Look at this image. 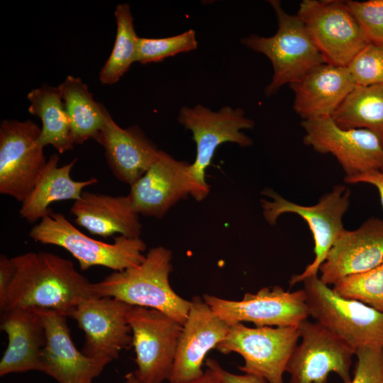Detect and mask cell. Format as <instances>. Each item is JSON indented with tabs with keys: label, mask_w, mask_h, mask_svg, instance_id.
Returning <instances> with one entry per match:
<instances>
[{
	"label": "cell",
	"mask_w": 383,
	"mask_h": 383,
	"mask_svg": "<svg viewBox=\"0 0 383 383\" xmlns=\"http://www.w3.org/2000/svg\"><path fill=\"white\" fill-rule=\"evenodd\" d=\"M12 260L15 274L4 309H50L70 317L82 301L96 296L94 283L68 259L49 252H29Z\"/></svg>",
	"instance_id": "1"
},
{
	"label": "cell",
	"mask_w": 383,
	"mask_h": 383,
	"mask_svg": "<svg viewBox=\"0 0 383 383\" xmlns=\"http://www.w3.org/2000/svg\"><path fill=\"white\" fill-rule=\"evenodd\" d=\"M172 259L170 250L163 246L152 248L138 265L113 272L94 283V294L98 297L114 298L133 306L158 310L183 325L191 301L181 297L170 285Z\"/></svg>",
	"instance_id": "2"
},
{
	"label": "cell",
	"mask_w": 383,
	"mask_h": 383,
	"mask_svg": "<svg viewBox=\"0 0 383 383\" xmlns=\"http://www.w3.org/2000/svg\"><path fill=\"white\" fill-rule=\"evenodd\" d=\"M309 315L355 353L383 348V313L357 300L344 298L318 275L305 279Z\"/></svg>",
	"instance_id": "3"
},
{
	"label": "cell",
	"mask_w": 383,
	"mask_h": 383,
	"mask_svg": "<svg viewBox=\"0 0 383 383\" xmlns=\"http://www.w3.org/2000/svg\"><path fill=\"white\" fill-rule=\"evenodd\" d=\"M268 2L277 19L275 34L270 37L252 34L241 39L247 48L265 55L272 63L273 76L265 90L267 96L326 63L299 16L287 13L278 0Z\"/></svg>",
	"instance_id": "4"
},
{
	"label": "cell",
	"mask_w": 383,
	"mask_h": 383,
	"mask_svg": "<svg viewBox=\"0 0 383 383\" xmlns=\"http://www.w3.org/2000/svg\"><path fill=\"white\" fill-rule=\"evenodd\" d=\"M35 242L54 245L67 250L79 264L81 270L94 266L106 267L121 272L140 264L147 245L140 238L114 237L107 243L89 237L61 213L52 212L30 231Z\"/></svg>",
	"instance_id": "5"
},
{
	"label": "cell",
	"mask_w": 383,
	"mask_h": 383,
	"mask_svg": "<svg viewBox=\"0 0 383 383\" xmlns=\"http://www.w3.org/2000/svg\"><path fill=\"white\" fill-rule=\"evenodd\" d=\"M177 121L192 131L196 143V158L190 167L194 184L192 196L201 201L210 192L205 174L217 148L227 142L236 143L240 147L252 145V140L241 131L252 129L255 123L245 116L240 108L225 106L217 111H213L201 104L193 107L182 106Z\"/></svg>",
	"instance_id": "6"
},
{
	"label": "cell",
	"mask_w": 383,
	"mask_h": 383,
	"mask_svg": "<svg viewBox=\"0 0 383 383\" xmlns=\"http://www.w3.org/2000/svg\"><path fill=\"white\" fill-rule=\"evenodd\" d=\"M262 193L271 198L270 201L261 199L262 214L269 224L274 225L282 214L295 213L307 223L313 237L314 259L301 273L291 277L290 286L318 275L335 240L345 229L343 217L350 206V189L343 184L335 185L312 206L290 201L270 189H266Z\"/></svg>",
	"instance_id": "7"
},
{
	"label": "cell",
	"mask_w": 383,
	"mask_h": 383,
	"mask_svg": "<svg viewBox=\"0 0 383 383\" xmlns=\"http://www.w3.org/2000/svg\"><path fill=\"white\" fill-rule=\"evenodd\" d=\"M300 339L299 326L248 327L231 325L216 349L223 354L236 353L244 360L238 369L268 383H284L289 360Z\"/></svg>",
	"instance_id": "8"
},
{
	"label": "cell",
	"mask_w": 383,
	"mask_h": 383,
	"mask_svg": "<svg viewBox=\"0 0 383 383\" xmlns=\"http://www.w3.org/2000/svg\"><path fill=\"white\" fill-rule=\"evenodd\" d=\"M296 15L327 64L348 67L369 44L345 1L304 0Z\"/></svg>",
	"instance_id": "9"
},
{
	"label": "cell",
	"mask_w": 383,
	"mask_h": 383,
	"mask_svg": "<svg viewBox=\"0 0 383 383\" xmlns=\"http://www.w3.org/2000/svg\"><path fill=\"white\" fill-rule=\"evenodd\" d=\"M128 323L135 353L136 379L140 383L169 380L182 325L158 310L133 306Z\"/></svg>",
	"instance_id": "10"
},
{
	"label": "cell",
	"mask_w": 383,
	"mask_h": 383,
	"mask_svg": "<svg viewBox=\"0 0 383 383\" xmlns=\"http://www.w3.org/2000/svg\"><path fill=\"white\" fill-rule=\"evenodd\" d=\"M41 128L33 121L4 120L0 124V193L23 203L47 160L39 143Z\"/></svg>",
	"instance_id": "11"
},
{
	"label": "cell",
	"mask_w": 383,
	"mask_h": 383,
	"mask_svg": "<svg viewBox=\"0 0 383 383\" xmlns=\"http://www.w3.org/2000/svg\"><path fill=\"white\" fill-rule=\"evenodd\" d=\"M304 142L320 153H331L345 177L383 170V143L372 131L344 128L331 116L303 120Z\"/></svg>",
	"instance_id": "12"
},
{
	"label": "cell",
	"mask_w": 383,
	"mask_h": 383,
	"mask_svg": "<svg viewBox=\"0 0 383 383\" xmlns=\"http://www.w3.org/2000/svg\"><path fill=\"white\" fill-rule=\"evenodd\" d=\"M203 299L228 325L251 322L256 326H296L309 316L304 289L286 291L279 286L246 293L239 301L204 294Z\"/></svg>",
	"instance_id": "13"
},
{
	"label": "cell",
	"mask_w": 383,
	"mask_h": 383,
	"mask_svg": "<svg viewBox=\"0 0 383 383\" xmlns=\"http://www.w3.org/2000/svg\"><path fill=\"white\" fill-rule=\"evenodd\" d=\"M300 344L287 365L289 383H327L331 373L350 383L355 352L319 323L308 319L299 325Z\"/></svg>",
	"instance_id": "14"
},
{
	"label": "cell",
	"mask_w": 383,
	"mask_h": 383,
	"mask_svg": "<svg viewBox=\"0 0 383 383\" xmlns=\"http://www.w3.org/2000/svg\"><path fill=\"white\" fill-rule=\"evenodd\" d=\"M132 306L111 297L94 296L82 301L70 317L83 331L82 352L108 364L132 345L128 313Z\"/></svg>",
	"instance_id": "15"
},
{
	"label": "cell",
	"mask_w": 383,
	"mask_h": 383,
	"mask_svg": "<svg viewBox=\"0 0 383 383\" xmlns=\"http://www.w3.org/2000/svg\"><path fill=\"white\" fill-rule=\"evenodd\" d=\"M190 167L189 162L160 150L148 170L131 185L128 196L138 214L161 218L179 201L192 196Z\"/></svg>",
	"instance_id": "16"
},
{
	"label": "cell",
	"mask_w": 383,
	"mask_h": 383,
	"mask_svg": "<svg viewBox=\"0 0 383 383\" xmlns=\"http://www.w3.org/2000/svg\"><path fill=\"white\" fill-rule=\"evenodd\" d=\"M35 309L43 321L46 335L40 372L58 383H93L108 363L87 357L77 349L67 326V316L50 309Z\"/></svg>",
	"instance_id": "17"
},
{
	"label": "cell",
	"mask_w": 383,
	"mask_h": 383,
	"mask_svg": "<svg viewBox=\"0 0 383 383\" xmlns=\"http://www.w3.org/2000/svg\"><path fill=\"white\" fill-rule=\"evenodd\" d=\"M190 301L169 382H186L203 374L206 354L225 338L230 328L203 298L194 296Z\"/></svg>",
	"instance_id": "18"
},
{
	"label": "cell",
	"mask_w": 383,
	"mask_h": 383,
	"mask_svg": "<svg viewBox=\"0 0 383 383\" xmlns=\"http://www.w3.org/2000/svg\"><path fill=\"white\" fill-rule=\"evenodd\" d=\"M383 261V220L367 219L355 230L338 235L319 268V278L326 284L366 272Z\"/></svg>",
	"instance_id": "19"
},
{
	"label": "cell",
	"mask_w": 383,
	"mask_h": 383,
	"mask_svg": "<svg viewBox=\"0 0 383 383\" xmlns=\"http://www.w3.org/2000/svg\"><path fill=\"white\" fill-rule=\"evenodd\" d=\"M96 141L104 147L107 163L115 177L129 185L148 170L160 150L139 126L120 127L107 110Z\"/></svg>",
	"instance_id": "20"
},
{
	"label": "cell",
	"mask_w": 383,
	"mask_h": 383,
	"mask_svg": "<svg viewBox=\"0 0 383 383\" xmlns=\"http://www.w3.org/2000/svg\"><path fill=\"white\" fill-rule=\"evenodd\" d=\"M303 120L332 116L356 84L348 67L323 63L289 84Z\"/></svg>",
	"instance_id": "21"
},
{
	"label": "cell",
	"mask_w": 383,
	"mask_h": 383,
	"mask_svg": "<svg viewBox=\"0 0 383 383\" xmlns=\"http://www.w3.org/2000/svg\"><path fill=\"white\" fill-rule=\"evenodd\" d=\"M1 330L8 344L0 361V376L40 370L45 345L43 321L35 308H12L1 311Z\"/></svg>",
	"instance_id": "22"
},
{
	"label": "cell",
	"mask_w": 383,
	"mask_h": 383,
	"mask_svg": "<svg viewBox=\"0 0 383 383\" xmlns=\"http://www.w3.org/2000/svg\"><path fill=\"white\" fill-rule=\"evenodd\" d=\"M74 222L91 234L104 238L119 233L140 238L142 223L131 198L83 192L71 206Z\"/></svg>",
	"instance_id": "23"
},
{
	"label": "cell",
	"mask_w": 383,
	"mask_h": 383,
	"mask_svg": "<svg viewBox=\"0 0 383 383\" xmlns=\"http://www.w3.org/2000/svg\"><path fill=\"white\" fill-rule=\"evenodd\" d=\"M59 159L56 153L50 157L33 189L21 203L20 216L30 223L50 214L52 212L50 209L51 204L69 199L75 201L84 188L98 182L95 177L84 181L74 180L70 172L77 159L58 167Z\"/></svg>",
	"instance_id": "24"
},
{
	"label": "cell",
	"mask_w": 383,
	"mask_h": 383,
	"mask_svg": "<svg viewBox=\"0 0 383 383\" xmlns=\"http://www.w3.org/2000/svg\"><path fill=\"white\" fill-rule=\"evenodd\" d=\"M69 118L74 144L97 140L104 124L106 109L96 102L79 77L67 76L58 87Z\"/></svg>",
	"instance_id": "25"
},
{
	"label": "cell",
	"mask_w": 383,
	"mask_h": 383,
	"mask_svg": "<svg viewBox=\"0 0 383 383\" xmlns=\"http://www.w3.org/2000/svg\"><path fill=\"white\" fill-rule=\"evenodd\" d=\"M28 111L42 121L39 143L52 145L58 152L72 150L74 145L69 118L58 87L43 86L28 94Z\"/></svg>",
	"instance_id": "26"
},
{
	"label": "cell",
	"mask_w": 383,
	"mask_h": 383,
	"mask_svg": "<svg viewBox=\"0 0 383 383\" xmlns=\"http://www.w3.org/2000/svg\"><path fill=\"white\" fill-rule=\"evenodd\" d=\"M344 128H363L383 143V84L356 85L331 116Z\"/></svg>",
	"instance_id": "27"
},
{
	"label": "cell",
	"mask_w": 383,
	"mask_h": 383,
	"mask_svg": "<svg viewBox=\"0 0 383 383\" xmlns=\"http://www.w3.org/2000/svg\"><path fill=\"white\" fill-rule=\"evenodd\" d=\"M116 35L113 50L99 72L102 84H113L136 62L138 42L133 18L128 4H119L114 11Z\"/></svg>",
	"instance_id": "28"
},
{
	"label": "cell",
	"mask_w": 383,
	"mask_h": 383,
	"mask_svg": "<svg viewBox=\"0 0 383 383\" xmlns=\"http://www.w3.org/2000/svg\"><path fill=\"white\" fill-rule=\"evenodd\" d=\"M340 296L357 300L383 313V261L374 268L333 285Z\"/></svg>",
	"instance_id": "29"
},
{
	"label": "cell",
	"mask_w": 383,
	"mask_h": 383,
	"mask_svg": "<svg viewBox=\"0 0 383 383\" xmlns=\"http://www.w3.org/2000/svg\"><path fill=\"white\" fill-rule=\"evenodd\" d=\"M197 46L196 32L193 29L162 38L139 37L136 62L141 64L158 62L167 57L196 50Z\"/></svg>",
	"instance_id": "30"
},
{
	"label": "cell",
	"mask_w": 383,
	"mask_h": 383,
	"mask_svg": "<svg viewBox=\"0 0 383 383\" xmlns=\"http://www.w3.org/2000/svg\"><path fill=\"white\" fill-rule=\"evenodd\" d=\"M369 44L383 46V0L345 1Z\"/></svg>",
	"instance_id": "31"
},
{
	"label": "cell",
	"mask_w": 383,
	"mask_h": 383,
	"mask_svg": "<svg viewBox=\"0 0 383 383\" xmlns=\"http://www.w3.org/2000/svg\"><path fill=\"white\" fill-rule=\"evenodd\" d=\"M348 68L356 85L383 84V46L368 44Z\"/></svg>",
	"instance_id": "32"
},
{
	"label": "cell",
	"mask_w": 383,
	"mask_h": 383,
	"mask_svg": "<svg viewBox=\"0 0 383 383\" xmlns=\"http://www.w3.org/2000/svg\"><path fill=\"white\" fill-rule=\"evenodd\" d=\"M354 376L350 383H383V348L357 350Z\"/></svg>",
	"instance_id": "33"
},
{
	"label": "cell",
	"mask_w": 383,
	"mask_h": 383,
	"mask_svg": "<svg viewBox=\"0 0 383 383\" xmlns=\"http://www.w3.org/2000/svg\"><path fill=\"white\" fill-rule=\"evenodd\" d=\"M207 369L212 373L219 383H267L263 378L250 374H235L225 370L214 359L208 358L206 361Z\"/></svg>",
	"instance_id": "34"
},
{
	"label": "cell",
	"mask_w": 383,
	"mask_h": 383,
	"mask_svg": "<svg viewBox=\"0 0 383 383\" xmlns=\"http://www.w3.org/2000/svg\"><path fill=\"white\" fill-rule=\"evenodd\" d=\"M15 274V265L11 258L4 254L0 255V311L5 307L9 288Z\"/></svg>",
	"instance_id": "35"
},
{
	"label": "cell",
	"mask_w": 383,
	"mask_h": 383,
	"mask_svg": "<svg viewBox=\"0 0 383 383\" xmlns=\"http://www.w3.org/2000/svg\"><path fill=\"white\" fill-rule=\"evenodd\" d=\"M345 182L349 184L365 183L374 187L379 193L383 208V170H374L353 177H345Z\"/></svg>",
	"instance_id": "36"
},
{
	"label": "cell",
	"mask_w": 383,
	"mask_h": 383,
	"mask_svg": "<svg viewBox=\"0 0 383 383\" xmlns=\"http://www.w3.org/2000/svg\"><path fill=\"white\" fill-rule=\"evenodd\" d=\"M170 383H219L212 373L206 369L201 376L189 381L182 382H170Z\"/></svg>",
	"instance_id": "37"
},
{
	"label": "cell",
	"mask_w": 383,
	"mask_h": 383,
	"mask_svg": "<svg viewBox=\"0 0 383 383\" xmlns=\"http://www.w3.org/2000/svg\"><path fill=\"white\" fill-rule=\"evenodd\" d=\"M124 383H140L135 377L133 372L126 374Z\"/></svg>",
	"instance_id": "38"
},
{
	"label": "cell",
	"mask_w": 383,
	"mask_h": 383,
	"mask_svg": "<svg viewBox=\"0 0 383 383\" xmlns=\"http://www.w3.org/2000/svg\"></svg>",
	"instance_id": "39"
}]
</instances>
